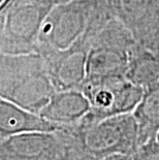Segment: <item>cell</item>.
<instances>
[{
	"label": "cell",
	"mask_w": 159,
	"mask_h": 160,
	"mask_svg": "<svg viewBox=\"0 0 159 160\" xmlns=\"http://www.w3.org/2000/svg\"><path fill=\"white\" fill-rule=\"evenodd\" d=\"M2 53H38L40 27L52 5L35 0H5Z\"/></svg>",
	"instance_id": "cell-4"
},
{
	"label": "cell",
	"mask_w": 159,
	"mask_h": 160,
	"mask_svg": "<svg viewBox=\"0 0 159 160\" xmlns=\"http://www.w3.org/2000/svg\"><path fill=\"white\" fill-rule=\"evenodd\" d=\"M132 115L137 122L140 144L156 138L159 131V84L144 90Z\"/></svg>",
	"instance_id": "cell-11"
},
{
	"label": "cell",
	"mask_w": 159,
	"mask_h": 160,
	"mask_svg": "<svg viewBox=\"0 0 159 160\" xmlns=\"http://www.w3.org/2000/svg\"><path fill=\"white\" fill-rule=\"evenodd\" d=\"M130 158L131 160H159V142L156 138L142 142L130 155Z\"/></svg>",
	"instance_id": "cell-12"
},
{
	"label": "cell",
	"mask_w": 159,
	"mask_h": 160,
	"mask_svg": "<svg viewBox=\"0 0 159 160\" xmlns=\"http://www.w3.org/2000/svg\"><path fill=\"white\" fill-rule=\"evenodd\" d=\"M103 8H97L86 0L54 5L40 27L38 52L69 49L86 32L95 12Z\"/></svg>",
	"instance_id": "cell-3"
},
{
	"label": "cell",
	"mask_w": 159,
	"mask_h": 160,
	"mask_svg": "<svg viewBox=\"0 0 159 160\" xmlns=\"http://www.w3.org/2000/svg\"><path fill=\"white\" fill-rule=\"evenodd\" d=\"M107 8L140 45L159 52V0H107Z\"/></svg>",
	"instance_id": "cell-6"
},
{
	"label": "cell",
	"mask_w": 159,
	"mask_h": 160,
	"mask_svg": "<svg viewBox=\"0 0 159 160\" xmlns=\"http://www.w3.org/2000/svg\"><path fill=\"white\" fill-rule=\"evenodd\" d=\"M156 138V141L159 142V131H158V133L156 134V138Z\"/></svg>",
	"instance_id": "cell-17"
},
{
	"label": "cell",
	"mask_w": 159,
	"mask_h": 160,
	"mask_svg": "<svg viewBox=\"0 0 159 160\" xmlns=\"http://www.w3.org/2000/svg\"><path fill=\"white\" fill-rule=\"evenodd\" d=\"M90 112L89 101L81 90L55 91L39 111V116L58 126L77 124Z\"/></svg>",
	"instance_id": "cell-8"
},
{
	"label": "cell",
	"mask_w": 159,
	"mask_h": 160,
	"mask_svg": "<svg viewBox=\"0 0 159 160\" xmlns=\"http://www.w3.org/2000/svg\"><path fill=\"white\" fill-rule=\"evenodd\" d=\"M4 24H5V8L3 3L0 5V53H2L4 43Z\"/></svg>",
	"instance_id": "cell-13"
},
{
	"label": "cell",
	"mask_w": 159,
	"mask_h": 160,
	"mask_svg": "<svg viewBox=\"0 0 159 160\" xmlns=\"http://www.w3.org/2000/svg\"><path fill=\"white\" fill-rule=\"evenodd\" d=\"M4 1H5V0H0V5H1V4H2V3H3V2H4Z\"/></svg>",
	"instance_id": "cell-18"
},
{
	"label": "cell",
	"mask_w": 159,
	"mask_h": 160,
	"mask_svg": "<svg viewBox=\"0 0 159 160\" xmlns=\"http://www.w3.org/2000/svg\"><path fill=\"white\" fill-rule=\"evenodd\" d=\"M58 126L0 96V133L21 131H53Z\"/></svg>",
	"instance_id": "cell-9"
},
{
	"label": "cell",
	"mask_w": 159,
	"mask_h": 160,
	"mask_svg": "<svg viewBox=\"0 0 159 160\" xmlns=\"http://www.w3.org/2000/svg\"><path fill=\"white\" fill-rule=\"evenodd\" d=\"M98 160H131L129 155H121V154H116V155H110L106 156L103 158H100Z\"/></svg>",
	"instance_id": "cell-14"
},
{
	"label": "cell",
	"mask_w": 159,
	"mask_h": 160,
	"mask_svg": "<svg viewBox=\"0 0 159 160\" xmlns=\"http://www.w3.org/2000/svg\"><path fill=\"white\" fill-rule=\"evenodd\" d=\"M125 78L144 90L159 84V52L135 43L130 50Z\"/></svg>",
	"instance_id": "cell-10"
},
{
	"label": "cell",
	"mask_w": 159,
	"mask_h": 160,
	"mask_svg": "<svg viewBox=\"0 0 159 160\" xmlns=\"http://www.w3.org/2000/svg\"><path fill=\"white\" fill-rule=\"evenodd\" d=\"M88 47L79 39L69 49L38 52L45 58L47 72L56 91L80 90L86 79Z\"/></svg>",
	"instance_id": "cell-7"
},
{
	"label": "cell",
	"mask_w": 159,
	"mask_h": 160,
	"mask_svg": "<svg viewBox=\"0 0 159 160\" xmlns=\"http://www.w3.org/2000/svg\"><path fill=\"white\" fill-rule=\"evenodd\" d=\"M55 91L40 53H0L1 97L29 112L39 113Z\"/></svg>",
	"instance_id": "cell-1"
},
{
	"label": "cell",
	"mask_w": 159,
	"mask_h": 160,
	"mask_svg": "<svg viewBox=\"0 0 159 160\" xmlns=\"http://www.w3.org/2000/svg\"><path fill=\"white\" fill-rule=\"evenodd\" d=\"M97 8H107V0H86Z\"/></svg>",
	"instance_id": "cell-16"
},
{
	"label": "cell",
	"mask_w": 159,
	"mask_h": 160,
	"mask_svg": "<svg viewBox=\"0 0 159 160\" xmlns=\"http://www.w3.org/2000/svg\"><path fill=\"white\" fill-rule=\"evenodd\" d=\"M35 1H39V2L46 3V4L54 6V5H57V4H60V3H65V2L72 1V0H35Z\"/></svg>",
	"instance_id": "cell-15"
},
{
	"label": "cell",
	"mask_w": 159,
	"mask_h": 160,
	"mask_svg": "<svg viewBox=\"0 0 159 160\" xmlns=\"http://www.w3.org/2000/svg\"><path fill=\"white\" fill-rule=\"evenodd\" d=\"M81 91L89 101L88 121L94 122L110 116L132 113L144 94V89L125 77L86 79Z\"/></svg>",
	"instance_id": "cell-5"
},
{
	"label": "cell",
	"mask_w": 159,
	"mask_h": 160,
	"mask_svg": "<svg viewBox=\"0 0 159 160\" xmlns=\"http://www.w3.org/2000/svg\"><path fill=\"white\" fill-rule=\"evenodd\" d=\"M84 156L98 160L110 155H131L138 145V131L132 113L110 116L79 124Z\"/></svg>",
	"instance_id": "cell-2"
}]
</instances>
